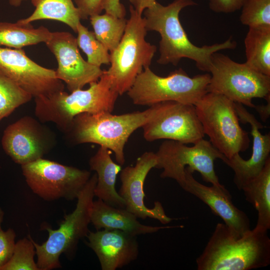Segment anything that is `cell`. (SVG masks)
I'll list each match as a JSON object with an SVG mask.
<instances>
[{
    "label": "cell",
    "instance_id": "obj_34",
    "mask_svg": "<svg viewBox=\"0 0 270 270\" xmlns=\"http://www.w3.org/2000/svg\"><path fill=\"white\" fill-rule=\"evenodd\" d=\"M102 7L106 13L118 18H124L126 10L120 0H104Z\"/></svg>",
    "mask_w": 270,
    "mask_h": 270
},
{
    "label": "cell",
    "instance_id": "obj_4",
    "mask_svg": "<svg viewBox=\"0 0 270 270\" xmlns=\"http://www.w3.org/2000/svg\"><path fill=\"white\" fill-rule=\"evenodd\" d=\"M156 109L154 104L143 111L118 115L110 112L80 114L74 117L66 134L75 144L94 143L108 148L122 166L128 138L153 117Z\"/></svg>",
    "mask_w": 270,
    "mask_h": 270
},
{
    "label": "cell",
    "instance_id": "obj_15",
    "mask_svg": "<svg viewBox=\"0 0 270 270\" xmlns=\"http://www.w3.org/2000/svg\"><path fill=\"white\" fill-rule=\"evenodd\" d=\"M45 44L56 60V77L66 84L70 92L97 81L103 74L100 67L92 65L82 58L76 38L70 32H51Z\"/></svg>",
    "mask_w": 270,
    "mask_h": 270
},
{
    "label": "cell",
    "instance_id": "obj_20",
    "mask_svg": "<svg viewBox=\"0 0 270 270\" xmlns=\"http://www.w3.org/2000/svg\"><path fill=\"white\" fill-rule=\"evenodd\" d=\"M138 218L125 208L108 204L100 199L94 200L90 212V222L96 230H118L134 236L156 232L170 228H182V226H154L143 224Z\"/></svg>",
    "mask_w": 270,
    "mask_h": 270
},
{
    "label": "cell",
    "instance_id": "obj_13",
    "mask_svg": "<svg viewBox=\"0 0 270 270\" xmlns=\"http://www.w3.org/2000/svg\"><path fill=\"white\" fill-rule=\"evenodd\" d=\"M0 72L34 98L64 90L56 70L38 64L22 48L0 46Z\"/></svg>",
    "mask_w": 270,
    "mask_h": 270
},
{
    "label": "cell",
    "instance_id": "obj_11",
    "mask_svg": "<svg viewBox=\"0 0 270 270\" xmlns=\"http://www.w3.org/2000/svg\"><path fill=\"white\" fill-rule=\"evenodd\" d=\"M26 181L46 200L76 199L91 176L90 172L41 158L21 166Z\"/></svg>",
    "mask_w": 270,
    "mask_h": 270
},
{
    "label": "cell",
    "instance_id": "obj_32",
    "mask_svg": "<svg viewBox=\"0 0 270 270\" xmlns=\"http://www.w3.org/2000/svg\"><path fill=\"white\" fill-rule=\"evenodd\" d=\"M78 9L82 19L86 20L90 16L100 14L103 10L104 0H73Z\"/></svg>",
    "mask_w": 270,
    "mask_h": 270
},
{
    "label": "cell",
    "instance_id": "obj_17",
    "mask_svg": "<svg viewBox=\"0 0 270 270\" xmlns=\"http://www.w3.org/2000/svg\"><path fill=\"white\" fill-rule=\"evenodd\" d=\"M86 244L96 255L102 270H116L136 260L139 254L136 236L118 230L89 231Z\"/></svg>",
    "mask_w": 270,
    "mask_h": 270
},
{
    "label": "cell",
    "instance_id": "obj_37",
    "mask_svg": "<svg viewBox=\"0 0 270 270\" xmlns=\"http://www.w3.org/2000/svg\"><path fill=\"white\" fill-rule=\"evenodd\" d=\"M28 0H8L10 4L14 6L18 7L20 6L22 3Z\"/></svg>",
    "mask_w": 270,
    "mask_h": 270
},
{
    "label": "cell",
    "instance_id": "obj_6",
    "mask_svg": "<svg viewBox=\"0 0 270 270\" xmlns=\"http://www.w3.org/2000/svg\"><path fill=\"white\" fill-rule=\"evenodd\" d=\"M124 34L118 46L110 54V66L106 70L119 96L127 92L144 69L149 68L156 46L148 42V30L142 14L130 6Z\"/></svg>",
    "mask_w": 270,
    "mask_h": 270
},
{
    "label": "cell",
    "instance_id": "obj_16",
    "mask_svg": "<svg viewBox=\"0 0 270 270\" xmlns=\"http://www.w3.org/2000/svg\"><path fill=\"white\" fill-rule=\"evenodd\" d=\"M157 157L155 152H146L136 160L134 166L125 167L120 174L122 184L118 192L125 202V208L138 218H154L166 224L172 218L165 213L162 204L156 201L153 208H149L144 202V183L150 170L155 168Z\"/></svg>",
    "mask_w": 270,
    "mask_h": 270
},
{
    "label": "cell",
    "instance_id": "obj_5",
    "mask_svg": "<svg viewBox=\"0 0 270 270\" xmlns=\"http://www.w3.org/2000/svg\"><path fill=\"white\" fill-rule=\"evenodd\" d=\"M96 182L97 176L95 173L80 192L74 210L64 216V220L58 229L45 227L48 236L44 242L37 244L32 238L39 270L60 268V255L64 254L70 257L73 256L80 240L87 236L90 231L88 225L90 223V212Z\"/></svg>",
    "mask_w": 270,
    "mask_h": 270
},
{
    "label": "cell",
    "instance_id": "obj_19",
    "mask_svg": "<svg viewBox=\"0 0 270 270\" xmlns=\"http://www.w3.org/2000/svg\"><path fill=\"white\" fill-rule=\"evenodd\" d=\"M234 106L240 122L250 124L253 138L252 154L249 159L245 160L236 154L225 162L233 170L234 183L238 190H242L246 184L260 173L270 158V135L260 132V130L264 126L244 105L234 102Z\"/></svg>",
    "mask_w": 270,
    "mask_h": 270
},
{
    "label": "cell",
    "instance_id": "obj_23",
    "mask_svg": "<svg viewBox=\"0 0 270 270\" xmlns=\"http://www.w3.org/2000/svg\"><path fill=\"white\" fill-rule=\"evenodd\" d=\"M35 7L28 17L18 20L22 24L42 20H54L64 23L76 32L82 19L73 0H30Z\"/></svg>",
    "mask_w": 270,
    "mask_h": 270
},
{
    "label": "cell",
    "instance_id": "obj_29",
    "mask_svg": "<svg viewBox=\"0 0 270 270\" xmlns=\"http://www.w3.org/2000/svg\"><path fill=\"white\" fill-rule=\"evenodd\" d=\"M28 238L16 242L12 257L0 270H39L34 260L35 248L32 238L29 236Z\"/></svg>",
    "mask_w": 270,
    "mask_h": 270
},
{
    "label": "cell",
    "instance_id": "obj_14",
    "mask_svg": "<svg viewBox=\"0 0 270 270\" xmlns=\"http://www.w3.org/2000/svg\"><path fill=\"white\" fill-rule=\"evenodd\" d=\"M54 143L52 132L28 116L8 125L2 138L4 152L21 166L42 158Z\"/></svg>",
    "mask_w": 270,
    "mask_h": 270
},
{
    "label": "cell",
    "instance_id": "obj_9",
    "mask_svg": "<svg viewBox=\"0 0 270 270\" xmlns=\"http://www.w3.org/2000/svg\"><path fill=\"white\" fill-rule=\"evenodd\" d=\"M208 92L222 94L234 102L254 108L252 99L270 98V76L246 62L238 63L218 52L211 57Z\"/></svg>",
    "mask_w": 270,
    "mask_h": 270
},
{
    "label": "cell",
    "instance_id": "obj_22",
    "mask_svg": "<svg viewBox=\"0 0 270 270\" xmlns=\"http://www.w3.org/2000/svg\"><path fill=\"white\" fill-rule=\"evenodd\" d=\"M246 201L258 212L254 228L268 232L270 228V158L262 170L242 188Z\"/></svg>",
    "mask_w": 270,
    "mask_h": 270
},
{
    "label": "cell",
    "instance_id": "obj_38",
    "mask_svg": "<svg viewBox=\"0 0 270 270\" xmlns=\"http://www.w3.org/2000/svg\"><path fill=\"white\" fill-rule=\"evenodd\" d=\"M4 213L2 209L0 208V229L1 228V224L3 220Z\"/></svg>",
    "mask_w": 270,
    "mask_h": 270
},
{
    "label": "cell",
    "instance_id": "obj_36",
    "mask_svg": "<svg viewBox=\"0 0 270 270\" xmlns=\"http://www.w3.org/2000/svg\"><path fill=\"white\" fill-rule=\"evenodd\" d=\"M266 100L267 103L266 105L255 106L254 107L264 122H266L270 116V98Z\"/></svg>",
    "mask_w": 270,
    "mask_h": 270
},
{
    "label": "cell",
    "instance_id": "obj_28",
    "mask_svg": "<svg viewBox=\"0 0 270 270\" xmlns=\"http://www.w3.org/2000/svg\"><path fill=\"white\" fill-rule=\"evenodd\" d=\"M76 33L78 46L86 54L89 64L98 67L110 64L109 51L97 40L94 32L89 30L80 22Z\"/></svg>",
    "mask_w": 270,
    "mask_h": 270
},
{
    "label": "cell",
    "instance_id": "obj_25",
    "mask_svg": "<svg viewBox=\"0 0 270 270\" xmlns=\"http://www.w3.org/2000/svg\"><path fill=\"white\" fill-rule=\"evenodd\" d=\"M51 32L45 26L35 28L31 24L0 22V46L20 49L45 43Z\"/></svg>",
    "mask_w": 270,
    "mask_h": 270
},
{
    "label": "cell",
    "instance_id": "obj_12",
    "mask_svg": "<svg viewBox=\"0 0 270 270\" xmlns=\"http://www.w3.org/2000/svg\"><path fill=\"white\" fill-rule=\"evenodd\" d=\"M153 117L141 128L148 142L164 139L194 144L204 134L193 104L174 101L156 104Z\"/></svg>",
    "mask_w": 270,
    "mask_h": 270
},
{
    "label": "cell",
    "instance_id": "obj_8",
    "mask_svg": "<svg viewBox=\"0 0 270 270\" xmlns=\"http://www.w3.org/2000/svg\"><path fill=\"white\" fill-rule=\"evenodd\" d=\"M194 106L204 135L228 159L248 148V132L240 126L234 102L222 94L208 92Z\"/></svg>",
    "mask_w": 270,
    "mask_h": 270
},
{
    "label": "cell",
    "instance_id": "obj_1",
    "mask_svg": "<svg viewBox=\"0 0 270 270\" xmlns=\"http://www.w3.org/2000/svg\"><path fill=\"white\" fill-rule=\"evenodd\" d=\"M196 5L194 0H174L167 6L156 2L144 11L146 30L156 31L161 37L158 64L176 66L182 58H186L194 60L200 70L209 72L214 52L236 47V42L232 37L223 42L210 46L200 47L192 44L180 23L179 15L183 8Z\"/></svg>",
    "mask_w": 270,
    "mask_h": 270
},
{
    "label": "cell",
    "instance_id": "obj_3",
    "mask_svg": "<svg viewBox=\"0 0 270 270\" xmlns=\"http://www.w3.org/2000/svg\"><path fill=\"white\" fill-rule=\"evenodd\" d=\"M119 94L106 70L86 90L70 94L64 90L34 98L36 116L41 122H52L66 134L76 116L82 114L112 112Z\"/></svg>",
    "mask_w": 270,
    "mask_h": 270
},
{
    "label": "cell",
    "instance_id": "obj_33",
    "mask_svg": "<svg viewBox=\"0 0 270 270\" xmlns=\"http://www.w3.org/2000/svg\"><path fill=\"white\" fill-rule=\"evenodd\" d=\"M246 0H208L210 8L216 12L231 13L240 10Z\"/></svg>",
    "mask_w": 270,
    "mask_h": 270
},
{
    "label": "cell",
    "instance_id": "obj_2",
    "mask_svg": "<svg viewBox=\"0 0 270 270\" xmlns=\"http://www.w3.org/2000/svg\"><path fill=\"white\" fill-rule=\"evenodd\" d=\"M268 232L254 228L238 236L224 223H218L196 259L198 270H250L270 264Z\"/></svg>",
    "mask_w": 270,
    "mask_h": 270
},
{
    "label": "cell",
    "instance_id": "obj_26",
    "mask_svg": "<svg viewBox=\"0 0 270 270\" xmlns=\"http://www.w3.org/2000/svg\"><path fill=\"white\" fill-rule=\"evenodd\" d=\"M90 24L97 38L110 52L120 44L124 34L127 20L108 13L90 16Z\"/></svg>",
    "mask_w": 270,
    "mask_h": 270
},
{
    "label": "cell",
    "instance_id": "obj_24",
    "mask_svg": "<svg viewBox=\"0 0 270 270\" xmlns=\"http://www.w3.org/2000/svg\"><path fill=\"white\" fill-rule=\"evenodd\" d=\"M244 44L246 62L256 71L270 76V26L248 27Z\"/></svg>",
    "mask_w": 270,
    "mask_h": 270
},
{
    "label": "cell",
    "instance_id": "obj_21",
    "mask_svg": "<svg viewBox=\"0 0 270 270\" xmlns=\"http://www.w3.org/2000/svg\"><path fill=\"white\" fill-rule=\"evenodd\" d=\"M112 152L108 148L100 146L90 159V169L95 171L97 176L94 194L108 204L125 208L124 200L116 190V176L122 168L112 160Z\"/></svg>",
    "mask_w": 270,
    "mask_h": 270
},
{
    "label": "cell",
    "instance_id": "obj_7",
    "mask_svg": "<svg viewBox=\"0 0 270 270\" xmlns=\"http://www.w3.org/2000/svg\"><path fill=\"white\" fill-rule=\"evenodd\" d=\"M210 78L209 74L190 77L182 68L162 77L149 67L136 77L127 94L136 105L150 106L168 101L194 105L208 92Z\"/></svg>",
    "mask_w": 270,
    "mask_h": 270
},
{
    "label": "cell",
    "instance_id": "obj_30",
    "mask_svg": "<svg viewBox=\"0 0 270 270\" xmlns=\"http://www.w3.org/2000/svg\"><path fill=\"white\" fill-rule=\"evenodd\" d=\"M241 9L242 24L248 27L270 26V0H246Z\"/></svg>",
    "mask_w": 270,
    "mask_h": 270
},
{
    "label": "cell",
    "instance_id": "obj_35",
    "mask_svg": "<svg viewBox=\"0 0 270 270\" xmlns=\"http://www.w3.org/2000/svg\"><path fill=\"white\" fill-rule=\"evenodd\" d=\"M131 6L140 14L142 15L144 11L154 5L156 0H129Z\"/></svg>",
    "mask_w": 270,
    "mask_h": 270
},
{
    "label": "cell",
    "instance_id": "obj_27",
    "mask_svg": "<svg viewBox=\"0 0 270 270\" xmlns=\"http://www.w3.org/2000/svg\"><path fill=\"white\" fill-rule=\"evenodd\" d=\"M32 96L0 72V121Z\"/></svg>",
    "mask_w": 270,
    "mask_h": 270
},
{
    "label": "cell",
    "instance_id": "obj_18",
    "mask_svg": "<svg viewBox=\"0 0 270 270\" xmlns=\"http://www.w3.org/2000/svg\"><path fill=\"white\" fill-rule=\"evenodd\" d=\"M184 172L185 181L182 187L184 190L208 206L212 212L220 216L238 236L251 230L248 216L233 204L226 189L202 184L194 178V172L188 167L186 168Z\"/></svg>",
    "mask_w": 270,
    "mask_h": 270
},
{
    "label": "cell",
    "instance_id": "obj_31",
    "mask_svg": "<svg viewBox=\"0 0 270 270\" xmlns=\"http://www.w3.org/2000/svg\"><path fill=\"white\" fill-rule=\"evenodd\" d=\"M16 233L9 228L4 231L0 229V270L12 257L14 246Z\"/></svg>",
    "mask_w": 270,
    "mask_h": 270
},
{
    "label": "cell",
    "instance_id": "obj_10",
    "mask_svg": "<svg viewBox=\"0 0 270 270\" xmlns=\"http://www.w3.org/2000/svg\"><path fill=\"white\" fill-rule=\"evenodd\" d=\"M188 146L185 144L166 140L156 152V168L162 169L160 177L176 180L181 186L185 181L186 168L198 172L202 180L218 188L226 190L215 172L214 162L218 158L224 163L227 158L215 148L210 141L204 138Z\"/></svg>",
    "mask_w": 270,
    "mask_h": 270
}]
</instances>
